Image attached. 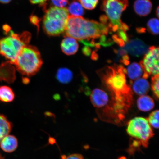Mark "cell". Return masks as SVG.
<instances>
[{"label":"cell","mask_w":159,"mask_h":159,"mask_svg":"<svg viewBox=\"0 0 159 159\" xmlns=\"http://www.w3.org/2000/svg\"><path fill=\"white\" fill-rule=\"evenodd\" d=\"M119 159H127L126 158L124 157H120L119 158Z\"/></svg>","instance_id":"d590c367"},{"label":"cell","mask_w":159,"mask_h":159,"mask_svg":"<svg viewBox=\"0 0 159 159\" xmlns=\"http://www.w3.org/2000/svg\"><path fill=\"white\" fill-rule=\"evenodd\" d=\"M130 142V147L128 151L129 154H133L135 151L139 150L142 145L140 141L134 139H132Z\"/></svg>","instance_id":"484cf974"},{"label":"cell","mask_w":159,"mask_h":159,"mask_svg":"<svg viewBox=\"0 0 159 159\" xmlns=\"http://www.w3.org/2000/svg\"><path fill=\"white\" fill-rule=\"evenodd\" d=\"M30 2L33 4H43L46 2L47 0H29Z\"/></svg>","instance_id":"1f68e13d"},{"label":"cell","mask_w":159,"mask_h":159,"mask_svg":"<svg viewBox=\"0 0 159 159\" xmlns=\"http://www.w3.org/2000/svg\"><path fill=\"white\" fill-rule=\"evenodd\" d=\"M56 76L60 83L66 84L70 82L72 80L73 75L71 71L68 69L61 68L57 70Z\"/></svg>","instance_id":"d6986e66"},{"label":"cell","mask_w":159,"mask_h":159,"mask_svg":"<svg viewBox=\"0 0 159 159\" xmlns=\"http://www.w3.org/2000/svg\"><path fill=\"white\" fill-rule=\"evenodd\" d=\"M83 52L85 55L89 56L91 52V49L89 47L85 46L83 49Z\"/></svg>","instance_id":"4dcf8cb0"},{"label":"cell","mask_w":159,"mask_h":159,"mask_svg":"<svg viewBox=\"0 0 159 159\" xmlns=\"http://www.w3.org/2000/svg\"><path fill=\"white\" fill-rule=\"evenodd\" d=\"M112 39L115 43L118 44L119 46L124 47L125 46V43L122 39L120 38L117 35H113L112 36Z\"/></svg>","instance_id":"f1b7e54d"},{"label":"cell","mask_w":159,"mask_h":159,"mask_svg":"<svg viewBox=\"0 0 159 159\" xmlns=\"http://www.w3.org/2000/svg\"><path fill=\"white\" fill-rule=\"evenodd\" d=\"M159 111L156 110L150 114L148 119L150 125L156 129L159 128Z\"/></svg>","instance_id":"603a6c76"},{"label":"cell","mask_w":159,"mask_h":159,"mask_svg":"<svg viewBox=\"0 0 159 159\" xmlns=\"http://www.w3.org/2000/svg\"><path fill=\"white\" fill-rule=\"evenodd\" d=\"M159 7H158L157 8L156 10V15L157 16L158 18H159Z\"/></svg>","instance_id":"836d02e7"},{"label":"cell","mask_w":159,"mask_h":159,"mask_svg":"<svg viewBox=\"0 0 159 159\" xmlns=\"http://www.w3.org/2000/svg\"><path fill=\"white\" fill-rule=\"evenodd\" d=\"M65 159H84L82 155L79 154H73L69 155Z\"/></svg>","instance_id":"f546056e"},{"label":"cell","mask_w":159,"mask_h":159,"mask_svg":"<svg viewBox=\"0 0 159 159\" xmlns=\"http://www.w3.org/2000/svg\"><path fill=\"white\" fill-rule=\"evenodd\" d=\"M159 75H154L152 78V84L151 87L154 94L156 97V98L158 99L159 98Z\"/></svg>","instance_id":"cb8c5ba5"},{"label":"cell","mask_w":159,"mask_h":159,"mask_svg":"<svg viewBox=\"0 0 159 159\" xmlns=\"http://www.w3.org/2000/svg\"><path fill=\"white\" fill-rule=\"evenodd\" d=\"M70 15L74 17H82L84 14V10L79 2L74 1L70 4L67 9Z\"/></svg>","instance_id":"44dd1931"},{"label":"cell","mask_w":159,"mask_h":159,"mask_svg":"<svg viewBox=\"0 0 159 159\" xmlns=\"http://www.w3.org/2000/svg\"><path fill=\"white\" fill-rule=\"evenodd\" d=\"M12 65L7 61L0 65V81L9 84L14 82L16 78V71Z\"/></svg>","instance_id":"8fae6325"},{"label":"cell","mask_w":159,"mask_h":159,"mask_svg":"<svg viewBox=\"0 0 159 159\" xmlns=\"http://www.w3.org/2000/svg\"><path fill=\"white\" fill-rule=\"evenodd\" d=\"M12 128L11 123L5 115L0 114V143L5 137L9 135Z\"/></svg>","instance_id":"ac0fdd59"},{"label":"cell","mask_w":159,"mask_h":159,"mask_svg":"<svg viewBox=\"0 0 159 159\" xmlns=\"http://www.w3.org/2000/svg\"><path fill=\"white\" fill-rule=\"evenodd\" d=\"M137 105L139 110L144 112L152 110L155 106L153 99L146 95L139 97L137 101Z\"/></svg>","instance_id":"e0dca14e"},{"label":"cell","mask_w":159,"mask_h":159,"mask_svg":"<svg viewBox=\"0 0 159 159\" xmlns=\"http://www.w3.org/2000/svg\"><path fill=\"white\" fill-rule=\"evenodd\" d=\"M55 7L64 8L68 3L69 0H51Z\"/></svg>","instance_id":"4316f807"},{"label":"cell","mask_w":159,"mask_h":159,"mask_svg":"<svg viewBox=\"0 0 159 159\" xmlns=\"http://www.w3.org/2000/svg\"><path fill=\"white\" fill-rule=\"evenodd\" d=\"M99 0H79L81 5L85 9L93 10L96 7Z\"/></svg>","instance_id":"d4e9b609"},{"label":"cell","mask_w":159,"mask_h":159,"mask_svg":"<svg viewBox=\"0 0 159 159\" xmlns=\"http://www.w3.org/2000/svg\"><path fill=\"white\" fill-rule=\"evenodd\" d=\"M159 48L152 46L145 54L140 64L144 71L143 77L147 79L150 75H159Z\"/></svg>","instance_id":"ba28073f"},{"label":"cell","mask_w":159,"mask_h":159,"mask_svg":"<svg viewBox=\"0 0 159 159\" xmlns=\"http://www.w3.org/2000/svg\"><path fill=\"white\" fill-rule=\"evenodd\" d=\"M109 31L108 27L101 23L70 15L65 32L66 36L81 41L95 40L102 35H107Z\"/></svg>","instance_id":"7a4b0ae2"},{"label":"cell","mask_w":159,"mask_h":159,"mask_svg":"<svg viewBox=\"0 0 159 159\" xmlns=\"http://www.w3.org/2000/svg\"><path fill=\"white\" fill-rule=\"evenodd\" d=\"M125 73L131 80H135L143 77L144 71L140 63L134 62L125 69Z\"/></svg>","instance_id":"2e32d148"},{"label":"cell","mask_w":159,"mask_h":159,"mask_svg":"<svg viewBox=\"0 0 159 159\" xmlns=\"http://www.w3.org/2000/svg\"><path fill=\"white\" fill-rule=\"evenodd\" d=\"M18 146L17 139L13 135H8L2 140L0 146L2 150L7 153H11L16 150Z\"/></svg>","instance_id":"9a60e30c"},{"label":"cell","mask_w":159,"mask_h":159,"mask_svg":"<svg viewBox=\"0 0 159 159\" xmlns=\"http://www.w3.org/2000/svg\"><path fill=\"white\" fill-rule=\"evenodd\" d=\"M117 31H118V34L117 35L118 36L122 39L125 43L128 42V38L126 31L122 29H119Z\"/></svg>","instance_id":"83f0119b"},{"label":"cell","mask_w":159,"mask_h":159,"mask_svg":"<svg viewBox=\"0 0 159 159\" xmlns=\"http://www.w3.org/2000/svg\"><path fill=\"white\" fill-rule=\"evenodd\" d=\"M15 97L14 93L11 87L6 85L0 86V101L4 102H11Z\"/></svg>","instance_id":"ffe728a7"},{"label":"cell","mask_w":159,"mask_h":159,"mask_svg":"<svg viewBox=\"0 0 159 159\" xmlns=\"http://www.w3.org/2000/svg\"><path fill=\"white\" fill-rule=\"evenodd\" d=\"M128 6V0H104L102 9L109 21V30L116 32L122 29L124 23L121 20V16Z\"/></svg>","instance_id":"8992f818"},{"label":"cell","mask_w":159,"mask_h":159,"mask_svg":"<svg viewBox=\"0 0 159 159\" xmlns=\"http://www.w3.org/2000/svg\"><path fill=\"white\" fill-rule=\"evenodd\" d=\"M127 132L133 139L140 141L144 148L148 147L149 140L154 135L148 119L140 117H136L129 121Z\"/></svg>","instance_id":"52a82bcc"},{"label":"cell","mask_w":159,"mask_h":159,"mask_svg":"<svg viewBox=\"0 0 159 159\" xmlns=\"http://www.w3.org/2000/svg\"><path fill=\"white\" fill-rule=\"evenodd\" d=\"M148 30L152 35H157L159 34V23L156 18L150 19L147 24Z\"/></svg>","instance_id":"7402d4cb"},{"label":"cell","mask_w":159,"mask_h":159,"mask_svg":"<svg viewBox=\"0 0 159 159\" xmlns=\"http://www.w3.org/2000/svg\"><path fill=\"white\" fill-rule=\"evenodd\" d=\"M103 81L112 94V106L122 110H128L132 102L131 89L127 84L125 69L122 66L109 67Z\"/></svg>","instance_id":"6da1fadb"},{"label":"cell","mask_w":159,"mask_h":159,"mask_svg":"<svg viewBox=\"0 0 159 159\" xmlns=\"http://www.w3.org/2000/svg\"><path fill=\"white\" fill-rule=\"evenodd\" d=\"M0 159H5L4 157H2L1 154H0Z\"/></svg>","instance_id":"e575fe53"},{"label":"cell","mask_w":159,"mask_h":159,"mask_svg":"<svg viewBox=\"0 0 159 159\" xmlns=\"http://www.w3.org/2000/svg\"><path fill=\"white\" fill-rule=\"evenodd\" d=\"M69 16L66 8L50 7L46 11L43 19V28L45 32L53 36L65 32Z\"/></svg>","instance_id":"5b68a950"},{"label":"cell","mask_w":159,"mask_h":159,"mask_svg":"<svg viewBox=\"0 0 159 159\" xmlns=\"http://www.w3.org/2000/svg\"><path fill=\"white\" fill-rule=\"evenodd\" d=\"M90 99L92 104L98 108H102L108 106L109 97L106 92L102 89H95L91 92Z\"/></svg>","instance_id":"30bf717a"},{"label":"cell","mask_w":159,"mask_h":159,"mask_svg":"<svg viewBox=\"0 0 159 159\" xmlns=\"http://www.w3.org/2000/svg\"><path fill=\"white\" fill-rule=\"evenodd\" d=\"M43 63L39 50L28 45L22 49L13 65L21 74L30 77L38 72Z\"/></svg>","instance_id":"3957f363"},{"label":"cell","mask_w":159,"mask_h":159,"mask_svg":"<svg viewBox=\"0 0 159 159\" xmlns=\"http://www.w3.org/2000/svg\"><path fill=\"white\" fill-rule=\"evenodd\" d=\"M150 85L147 79L141 77L135 80L132 83V89L134 92L139 96L145 95L150 89Z\"/></svg>","instance_id":"4fadbf2b"},{"label":"cell","mask_w":159,"mask_h":159,"mask_svg":"<svg viewBox=\"0 0 159 159\" xmlns=\"http://www.w3.org/2000/svg\"><path fill=\"white\" fill-rule=\"evenodd\" d=\"M125 50L131 55L139 57L146 54L149 48L148 46L140 39H136L130 40L125 46Z\"/></svg>","instance_id":"9c48e42d"},{"label":"cell","mask_w":159,"mask_h":159,"mask_svg":"<svg viewBox=\"0 0 159 159\" xmlns=\"http://www.w3.org/2000/svg\"><path fill=\"white\" fill-rule=\"evenodd\" d=\"M61 50L67 55L75 54L78 51L79 44L76 40L72 37L65 36L61 44Z\"/></svg>","instance_id":"7c38bea8"},{"label":"cell","mask_w":159,"mask_h":159,"mask_svg":"<svg viewBox=\"0 0 159 159\" xmlns=\"http://www.w3.org/2000/svg\"><path fill=\"white\" fill-rule=\"evenodd\" d=\"M134 9L137 14L145 16L150 13L152 8L150 0H136L134 2Z\"/></svg>","instance_id":"5bb4252c"},{"label":"cell","mask_w":159,"mask_h":159,"mask_svg":"<svg viewBox=\"0 0 159 159\" xmlns=\"http://www.w3.org/2000/svg\"><path fill=\"white\" fill-rule=\"evenodd\" d=\"M11 1V0H0V3L7 4L9 3Z\"/></svg>","instance_id":"d6a6232c"},{"label":"cell","mask_w":159,"mask_h":159,"mask_svg":"<svg viewBox=\"0 0 159 159\" xmlns=\"http://www.w3.org/2000/svg\"><path fill=\"white\" fill-rule=\"evenodd\" d=\"M9 35L0 39V54L13 64L24 47L29 45L30 33L25 32L20 34L10 32Z\"/></svg>","instance_id":"277c9868"}]
</instances>
